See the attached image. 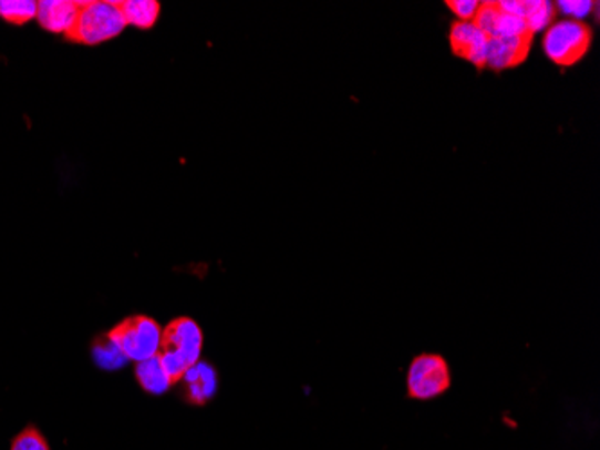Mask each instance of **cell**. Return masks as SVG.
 <instances>
[{
    "instance_id": "6da1fadb",
    "label": "cell",
    "mask_w": 600,
    "mask_h": 450,
    "mask_svg": "<svg viewBox=\"0 0 600 450\" xmlns=\"http://www.w3.org/2000/svg\"><path fill=\"white\" fill-rule=\"evenodd\" d=\"M201 348H204V334L198 323L189 317H180L166 326V330H163V345L158 351V359L163 362L173 383L182 380L187 369L200 360Z\"/></svg>"
},
{
    "instance_id": "7a4b0ae2",
    "label": "cell",
    "mask_w": 600,
    "mask_h": 450,
    "mask_svg": "<svg viewBox=\"0 0 600 450\" xmlns=\"http://www.w3.org/2000/svg\"><path fill=\"white\" fill-rule=\"evenodd\" d=\"M126 28L120 2H77L76 22L69 39L74 42L97 45L115 39Z\"/></svg>"
},
{
    "instance_id": "3957f363",
    "label": "cell",
    "mask_w": 600,
    "mask_h": 450,
    "mask_svg": "<svg viewBox=\"0 0 600 450\" xmlns=\"http://www.w3.org/2000/svg\"><path fill=\"white\" fill-rule=\"evenodd\" d=\"M106 336L120 346L128 362H143L157 357L163 345V328L148 316L128 317L114 326Z\"/></svg>"
},
{
    "instance_id": "277c9868",
    "label": "cell",
    "mask_w": 600,
    "mask_h": 450,
    "mask_svg": "<svg viewBox=\"0 0 600 450\" xmlns=\"http://www.w3.org/2000/svg\"><path fill=\"white\" fill-rule=\"evenodd\" d=\"M590 43L591 31L585 22L556 20L545 29V54L562 68L579 62L588 53Z\"/></svg>"
},
{
    "instance_id": "5b68a950",
    "label": "cell",
    "mask_w": 600,
    "mask_h": 450,
    "mask_svg": "<svg viewBox=\"0 0 600 450\" xmlns=\"http://www.w3.org/2000/svg\"><path fill=\"white\" fill-rule=\"evenodd\" d=\"M449 388V369L438 355H421L408 369V391L414 398L430 400Z\"/></svg>"
},
{
    "instance_id": "8992f818",
    "label": "cell",
    "mask_w": 600,
    "mask_h": 450,
    "mask_svg": "<svg viewBox=\"0 0 600 450\" xmlns=\"http://www.w3.org/2000/svg\"><path fill=\"white\" fill-rule=\"evenodd\" d=\"M449 40H452L453 51L458 57L466 58L469 62L475 63L477 68H484L486 65L487 58V43H489V37L482 33L477 24L469 20V22H463L457 20L452 25V33H449Z\"/></svg>"
},
{
    "instance_id": "52a82bcc",
    "label": "cell",
    "mask_w": 600,
    "mask_h": 450,
    "mask_svg": "<svg viewBox=\"0 0 600 450\" xmlns=\"http://www.w3.org/2000/svg\"><path fill=\"white\" fill-rule=\"evenodd\" d=\"M530 37L524 39H489L487 43V68L495 71L515 68L529 54Z\"/></svg>"
},
{
    "instance_id": "ba28073f",
    "label": "cell",
    "mask_w": 600,
    "mask_h": 450,
    "mask_svg": "<svg viewBox=\"0 0 600 450\" xmlns=\"http://www.w3.org/2000/svg\"><path fill=\"white\" fill-rule=\"evenodd\" d=\"M77 2L69 0H43L39 2L37 20L51 33L69 34L76 22Z\"/></svg>"
},
{
    "instance_id": "9c48e42d",
    "label": "cell",
    "mask_w": 600,
    "mask_h": 450,
    "mask_svg": "<svg viewBox=\"0 0 600 450\" xmlns=\"http://www.w3.org/2000/svg\"><path fill=\"white\" fill-rule=\"evenodd\" d=\"M182 380L186 383L189 402L195 403V406H204L205 402H209L210 398L215 397L216 391H218V374H216V369L207 365V362H200V360L187 369Z\"/></svg>"
},
{
    "instance_id": "30bf717a",
    "label": "cell",
    "mask_w": 600,
    "mask_h": 450,
    "mask_svg": "<svg viewBox=\"0 0 600 450\" xmlns=\"http://www.w3.org/2000/svg\"><path fill=\"white\" fill-rule=\"evenodd\" d=\"M135 379H137L138 386L148 395L166 393L167 389L172 388V379L166 374L163 362L157 357L137 362L135 366Z\"/></svg>"
},
{
    "instance_id": "8fae6325",
    "label": "cell",
    "mask_w": 600,
    "mask_h": 450,
    "mask_svg": "<svg viewBox=\"0 0 600 450\" xmlns=\"http://www.w3.org/2000/svg\"><path fill=\"white\" fill-rule=\"evenodd\" d=\"M120 8L126 24L141 29L152 28L161 14V4L155 0H126L120 2Z\"/></svg>"
},
{
    "instance_id": "7c38bea8",
    "label": "cell",
    "mask_w": 600,
    "mask_h": 450,
    "mask_svg": "<svg viewBox=\"0 0 600 450\" xmlns=\"http://www.w3.org/2000/svg\"><path fill=\"white\" fill-rule=\"evenodd\" d=\"M92 357L96 360V365L106 371H115V369L124 368L128 359L124 357L120 346L115 345L114 340L108 336L101 337L92 346Z\"/></svg>"
},
{
    "instance_id": "4fadbf2b",
    "label": "cell",
    "mask_w": 600,
    "mask_h": 450,
    "mask_svg": "<svg viewBox=\"0 0 600 450\" xmlns=\"http://www.w3.org/2000/svg\"><path fill=\"white\" fill-rule=\"evenodd\" d=\"M554 13H556V8H554L552 2H547V0H527V11H525V24L529 29V33H539V31H545L548 25L554 22Z\"/></svg>"
},
{
    "instance_id": "5bb4252c",
    "label": "cell",
    "mask_w": 600,
    "mask_h": 450,
    "mask_svg": "<svg viewBox=\"0 0 600 450\" xmlns=\"http://www.w3.org/2000/svg\"><path fill=\"white\" fill-rule=\"evenodd\" d=\"M39 2L33 0H0V19L10 24L22 25L37 19Z\"/></svg>"
},
{
    "instance_id": "9a60e30c",
    "label": "cell",
    "mask_w": 600,
    "mask_h": 450,
    "mask_svg": "<svg viewBox=\"0 0 600 450\" xmlns=\"http://www.w3.org/2000/svg\"><path fill=\"white\" fill-rule=\"evenodd\" d=\"M524 37H532L525 20L513 17V14L501 13L498 10V17H496L489 39H524Z\"/></svg>"
},
{
    "instance_id": "2e32d148",
    "label": "cell",
    "mask_w": 600,
    "mask_h": 450,
    "mask_svg": "<svg viewBox=\"0 0 600 450\" xmlns=\"http://www.w3.org/2000/svg\"><path fill=\"white\" fill-rule=\"evenodd\" d=\"M10 450H51L48 438L43 437L37 426H25L17 437L11 440Z\"/></svg>"
},
{
    "instance_id": "e0dca14e",
    "label": "cell",
    "mask_w": 600,
    "mask_h": 450,
    "mask_svg": "<svg viewBox=\"0 0 600 450\" xmlns=\"http://www.w3.org/2000/svg\"><path fill=\"white\" fill-rule=\"evenodd\" d=\"M558 10L561 11L568 20H581L590 17L591 11L596 8V2H590V0H559Z\"/></svg>"
},
{
    "instance_id": "ac0fdd59",
    "label": "cell",
    "mask_w": 600,
    "mask_h": 450,
    "mask_svg": "<svg viewBox=\"0 0 600 450\" xmlns=\"http://www.w3.org/2000/svg\"><path fill=\"white\" fill-rule=\"evenodd\" d=\"M480 4L482 2H478V0H449L448 2L449 10L457 14V19L463 20V22L475 20L478 10H480Z\"/></svg>"
}]
</instances>
